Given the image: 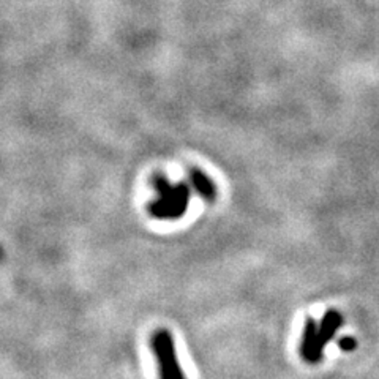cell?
<instances>
[{
  "label": "cell",
  "instance_id": "1",
  "mask_svg": "<svg viewBox=\"0 0 379 379\" xmlns=\"http://www.w3.org/2000/svg\"><path fill=\"white\" fill-rule=\"evenodd\" d=\"M156 197L152 201L149 212L159 220H177L188 209L190 188L184 184L174 185L166 179L155 180Z\"/></svg>",
  "mask_w": 379,
  "mask_h": 379
},
{
  "label": "cell",
  "instance_id": "2",
  "mask_svg": "<svg viewBox=\"0 0 379 379\" xmlns=\"http://www.w3.org/2000/svg\"><path fill=\"white\" fill-rule=\"evenodd\" d=\"M150 346L159 365L160 379H186L182 365L179 362L176 343L171 332L166 329L155 330L150 338Z\"/></svg>",
  "mask_w": 379,
  "mask_h": 379
},
{
  "label": "cell",
  "instance_id": "3",
  "mask_svg": "<svg viewBox=\"0 0 379 379\" xmlns=\"http://www.w3.org/2000/svg\"><path fill=\"white\" fill-rule=\"evenodd\" d=\"M324 345L319 338V328L314 323V319L308 318L305 325H303V335L300 343V354L302 357L310 364H316L323 359Z\"/></svg>",
  "mask_w": 379,
  "mask_h": 379
},
{
  "label": "cell",
  "instance_id": "4",
  "mask_svg": "<svg viewBox=\"0 0 379 379\" xmlns=\"http://www.w3.org/2000/svg\"><path fill=\"white\" fill-rule=\"evenodd\" d=\"M343 323V319L340 316V313L335 312V310H329L328 313L324 314L323 318V323H321L319 325V338H321V343L325 346L328 343L334 338L337 329L340 328Z\"/></svg>",
  "mask_w": 379,
  "mask_h": 379
},
{
  "label": "cell",
  "instance_id": "5",
  "mask_svg": "<svg viewBox=\"0 0 379 379\" xmlns=\"http://www.w3.org/2000/svg\"><path fill=\"white\" fill-rule=\"evenodd\" d=\"M191 185H193V188L197 191V195L206 197V200H213L215 195H217V191H215V186L212 184V180L209 179L206 174H202L200 171H193L191 172Z\"/></svg>",
  "mask_w": 379,
  "mask_h": 379
},
{
  "label": "cell",
  "instance_id": "6",
  "mask_svg": "<svg viewBox=\"0 0 379 379\" xmlns=\"http://www.w3.org/2000/svg\"><path fill=\"white\" fill-rule=\"evenodd\" d=\"M338 346H340L343 351H353V349L357 346V341H355V338L353 337H343L340 338V341H338Z\"/></svg>",
  "mask_w": 379,
  "mask_h": 379
}]
</instances>
